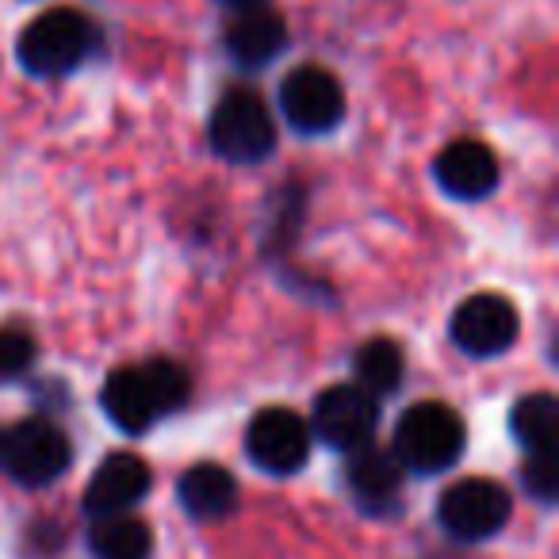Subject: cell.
Wrapping results in <instances>:
<instances>
[{"instance_id": "cell-22", "label": "cell", "mask_w": 559, "mask_h": 559, "mask_svg": "<svg viewBox=\"0 0 559 559\" xmlns=\"http://www.w3.org/2000/svg\"><path fill=\"white\" fill-rule=\"evenodd\" d=\"M226 4H234V9H261V0H226Z\"/></svg>"}, {"instance_id": "cell-21", "label": "cell", "mask_w": 559, "mask_h": 559, "mask_svg": "<svg viewBox=\"0 0 559 559\" xmlns=\"http://www.w3.org/2000/svg\"><path fill=\"white\" fill-rule=\"evenodd\" d=\"M521 479H525V490L536 498V502H556L559 490V472H556V449L548 452H528L525 467H521Z\"/></svg>"}, {"instance_id": "cell-5", "label": "cell", "mask_w": 559, "mask_h": 559, "mask_svg": "<svg viewBox=\"0 0 559 559\" xmlns=\"http://www.w3.org/2000/svg\"><path fill=\"white\" fill-rule=\"evenodd\" d=\"M510 510L513 502L506 495V487L475 475V479H460L444 490L437 518H441L444 533H452L456 540H487V536L502 533L506 521H510Z\"/></svg>"}, {"instance_id": "cell-11", "label": "cell", "mask_w": 559, "mask_h": 559, "mask_svg": "<svg viewBox=\"0 0 559 559\" xmlns=\"http://www.w3.org/2000/svg\"><path fill=\"white\" fill-rule=\"evenodd\" d=\"M433 177L452 200H483L498 188V157L483 142L460 139L441 150Z\"/></svg>"}, {"instance_id": "cell-9", "label": "cell", "mask_w": 559, "mask_h": 559, "mask_svg": "<svg viewBox=\"0 0 559 559\" xmlns=\"http://www.w3.org/2000/svg\"><path fill=\"white\" fill-rule=\"evenodd\" d=\"M518 330L521 319L513 304L495 292H479V296L464 299L452 314V342L467 357H498L518 342Z\"/></svg>"}, {"instance_id": "cell-2", "label": "cell", "mask_w": 559, "mask_h": 559, "mask_svg": "<svg viewBox=\"0 0 559 559\" xmlns=\"http://www.w3.org/2000/svg\"><path fill=\"white\" fill-rule=\"evenodd\" d=\"M464 421L444 403H414L399 418L395 429V460L418 475L444 472L464 452Z\"/></svg>"}, {"instance_id": "cell-18", "label": "cell", "mask_w": 559, "mask_h": 559, "mask_svg": "<svg viewBox=\"0 0 559 559\" xmlns=\"http://www.w3.org/2000/svg\"><path fill=\"white\" fill-rule=\"evenodd\" d=\"M353 372L357 388H365L368 395H391L403 383V349L391 337H372L353 357Z\"/></svg>"}, {"instance_id": "cell-17", "label": "cell", "mask_w": 559, "mask_h": 559, "mask_svg": "<svg viewBox=\"0 0 559 559\" xmlns=\"http://www.w3.org/2000/svg\"><path fill=\"white\" fill-rule=\"evenodd\" d=\"M556 426H559V403L548 391L518 399L510 414V429L528 452H548L556 449Z\"/></svg>"}, {"instance_id": "cell-6", "label": "cell", "mask_w": 559, "mask_h": 559, "mask_svg": "<svg viewBox=\"0 0 559 559\" xmlns=\"http://www.w3.org/2000/svg\"><path fill=\"white\" fill-rule=\"evenodd\" d=\"M246 452L261 472L292 475L311 456V426L288 406H264L246 429Z\"/></svg>"}, {"instance_id": "cell-4", "label": "cell", "mask_w": 559, "mask_h": 559, "mask_svg": "<svg viewBox=\"0 0 559 559\" xmlns=\"http://www.w3.org/2000/svg\"><path fill=\"white\" fill-rule=\"evenodd\" d=\"M70 437L47 418H27L4 433V452L0 464L24 487H47L70 467Z\"/></svg>"}, {"instance_id": "cell-19", "label": "cell", "mask_w": 559, "mask_h": 559, "mask_svg": "<svg viewBox=\"0 0 559 559\" xmlns=\"http://www.w3.org/2000/svg\"><path fill=\"white\" fill-rule=\"evenodd\" d=\"M142 376H146V383H150L157 414H173L188 403L192 383H188V376L180 372L173 360H150V365H142Z\"/></svg>"}, {"instance_id": "cell-23", "label": "cell", "mask_w": 559, "mask_h": 559, "mask_svg": "<svg viewBox=\"0 0 559 559\" xmlns=\"http://www.w3.org/2000/svg\"><path fill=\"white\" fill-rule=\"evenodd\" d=\"M0 452H4V433H0Z\"/></svg>"}, {"instance_id": "cell-16", "label": "cell", "mask_w": 559, "mask_h": 559, "mask_svg": "<svg viewBox=\"0 0 559 559\" xmlns=\"http://www.w3.org/2000/svg\"><path fill=\"white\" fill-rule=\"evenodd\" d=\"M88 548L96 559H150L154 556V533L142 518L116 513V518H96L88 533Z\"/></svg>"}, {"instance_id": "cell-15", "label": "cell", "mask_w": 559, "mask_h": 559, "mask_svg": "<svg viewBox=\"0 0 559 559\" xmlns=\"http://www.w3.org/2000/svg\"><path fill=\"white\" fill-rule=\"evenodd\" d=\"M104 411L123 433H146L157 418L154 395L142 368H116L104 383Z\"/></svg>"}, {"instance_id": "cell-12", "label": "cell", "mask_w": 559, "mask_h": 559, "mask_svg": "<svg viewBox=\"0 0 559 559\" xmlns=\"http://www.w3.org/2000/svg\"><path fill=\"white\" fill-rule=\"evenodd\" d=\"M288 47V24L272 9H246L226 27V50L241 66H269Z\"/></svg>"}, {"instance_id": "cell-8", "label": "cell", "mask_w": 559, "mask_h": 559, "mask_svg": "<svg viewBox=\"0 0 559 559\" xmlns=\"http://www.w3.org/2000/svg\"><path fill=\"white\" fill-rule=\"evenodd\" d=\"M280 108L284 119L304 134L334 131L345 116V88L322 66H299L280 85Z\"/></svg>"}, {"instance_id": "cell-13", "label": "cell", "mask_w": 559, "mask_h": 559, "mask_svg": "<svg viewBox=\"0 0 559 559\" xmlns=\"http://www.w3.org/2000/svg\"><path fill=\"white\" fill-rule=\"evenodd\" d=\"M349 490L357 495L360 506L368 510H383L399 498V487H403V464L395 460V452L376 449V444H365V449L349 452Z\"/></svg>"}, {"instance_id": "cell-1", "label": "cell", "mask_w": 559, "mask_h": 559, "mask_svg": "<svg viewBox=\"0 0 559 559\" xmlns=\"http://www.w3.org/2000/svg\"><path fill=\"white\" fill-rule=\"evenodd\" d=\"M96 43V27L78 9H50L35 16L20 32L16 55L20 66L35 78H66L88 58Z\"/></svg>"}, {"instance_id": "cell-7", "label": "cell", "mask_w": 559, "mask_h": 559, "mask_svg": "<svg viewBox=\"0 0 559 559\" xmlns=\"http://www.w3.org/2000/svg\"><path fill=\"white\" fill-rule=\"evenodd\" d=\"M311 421L322 444L337 452H357L372 444L376 426H380V403L357 383H337L319 395Z\"/></svg>"}, {"instance_id": "cell-3", "label": "cell", "mask_w": 559, "mask_h": 559, "mask_svg": "<svg viewBox=\"0 0 559 559\" xmlns=\"http://www.w3.org/2000/svg\"><path fill=\"white\" fill-rule=\"evenodd\" d=\"M211 146L226 162H261L276 146V123H272L264 100L253 88H230L211 111Z\"/></svg>"}, {"instance_id": "cell-10", "label": "cell", "mask_w": 559, "mask_h": 559, "mask_svg": "<svg viewBox=\"0 0 559 559\" xmlns=\"http://www.w3.org/2000/svg\"><path fill=\"white\" fill-rule=\"evenodd\" d=\"M150 490V467L134 452H111L100 467L93 472L85 487V510L93 518H116L131 513L134 502H142Z\"/></svg>"}, {"instance_id": "cell-20", "label": "cell", "mask_w": 559, "mask_h": 559, "mask_svg": "<svg viewBox=\"0 0 559 559\" xmlns=\"http://www.w3.org/2000/svg\"><path fill=\"white\" fill-rule=\"evenodd\" d=\"M35 342L27 330L20 326H0V380H16L32 368Z\"/></svg>"}, {"instance_id": "cell-14", "label": "cell", "mask_w": 559, "mask_h": 559, "mask_svg": "<svg viewBox=\"0 0 559 559\" xmlns=\"http://www.w3.org/2000/svg\"><path fill=\"white\" fill-rule=\"evenodd\" d=\"M180 506L192 513L195 521H218L234 510L238 502V483L223 464H195L180 475L177 483Z\"/></svg>"}]
</instances>
